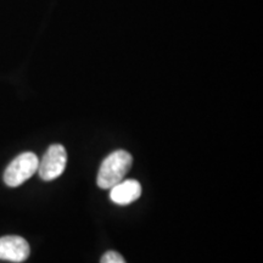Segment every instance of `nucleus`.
I'll use <instances>...</instances> for the list:
<instances>
[{
	"mask_svg": "<svg viewBox=\"0 0 263 263\" xmlns=\"http://www.w3.org/2000/svg\"><path fill=\"white\" fill-rule=\"evenodd\" d=\"M133 157L126 150H116L110 154L101 163L99 170L97 183L101 189H111L129 172Z\"/></svg>",
	"mask_w": 263,
	"mask_h": 263,
	"instance_id": "nucleus-1",
	"label": "nucleus"
},
{
	"mask_svg": "<svg viewBox=\"0 0 263 263\" xmlns=\"http://www.w3.org/2000/svg\"><path fill=\"white\" fill-rule=\"evenodd\" d=\"M39 159L33 153H24L17 157H15L4 172V182L8 186L16 188L21 185L26 180L38 171Z\"/></svg>",
	"mask_w": 263,
	"mask_h": 263,
	"instance_id": "nucleus-2",
	"label": "nucleus"
},
{
	"mask_svg": "<svg viewBox=\"0 0 263 263\" xmlns=\"http://www.w3.org/2000/svg\"><path fill=\"white\" fill-rule=\"evenodd\" d=\"M67 163V153L60 144L49 146L42 161H39L38 173L43 180H54L60 177L66 168Z\"/></svg>",
	"mask_w": 263,
	"mask_h": 263,
	"instance_id": "nucleus-3",
	"label": "nucleus"
},
{
	"mask_svg": "<svg viewBox=\"0 0 263 263\" xmlns=\"http://www.w3.org/2000/svg\"><path fill=\"white\" fill-rule=\"evenodd\" d=\"M31 254L28 242L17 235H6L0 238V259L21 263Z\"/></svg>",
	"mask_w": 263,
	"mask_h": 263,
	"instance_id": "nucleus-4",
	"label": "nucleus"
},
{
	"mask_svg": "<svg viewBox=\"0 0 263 263\" xmlns=\"http://www.w3.org/2000/svg\"><path fill=\"white\" fill-rule=\"evenodd\" d=\"M141 195V185L138 180H122L111 188L110 199L117 205H129L137 201Z\"/></svg>",
	"mask_w": 263,
	"mask_h": 263,
	"instance_id": "nucleus-5",
	"label": "nucleus"
},
{
	"mask_svg": "<svg viewBox=\"0 0 263 263\" xmlns=\"http://www.w3.org/2000/svg\"><path fill=\"white\" fill-rule=\"evenodd\" d=\"M100 263H126L124 258L116 251H107L100 259Z\"/></svg>",
	"mask_w": 263,
	"mask_h": 263,
	"instance_id": "nucleus-6",
	"label": "nucleus"
}]
</instances>
